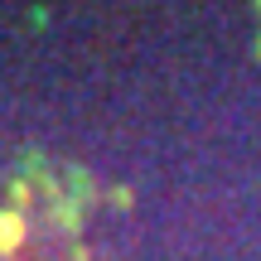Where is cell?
<instances>
[{
	"mask_svg": "<svg viewBox=\"0 0 261 261\" xmlns=\"http://www.w3.org/2000/svg\"><path fill=\"white\" fill-rule=\"evenodd\" d=\"M19 237H24V223H19V213H0V252H10Z\"/></svg>",
	"mask_w": 261,
	"mask_h": 261,
	"instance_id": "cell-1",
	"label": "cell"
}]
</instances>
